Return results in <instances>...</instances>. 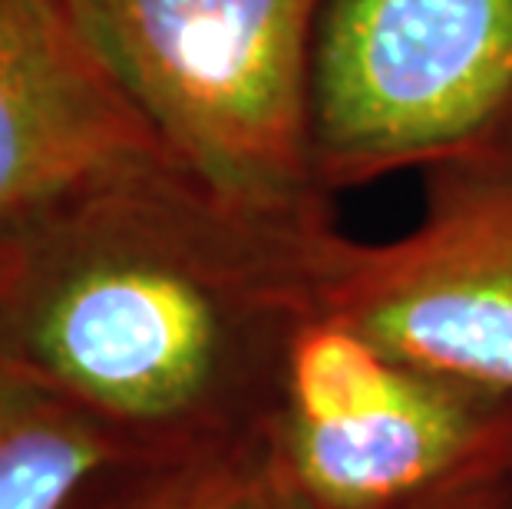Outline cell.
<instances>
[{
  "label": "cell",
  "instance_id": "8",
  "mask_svg": "<svg viewBox=\"0 0 512 509\" xmlns=\"http://www.w3.org/2000/svg\"><path fill=\"white\" fill-rule=\"evenodd\" d=\"M70 509H308L281 470L268 427L103 470Z\"/></svg>",
  "mask_w": 512,
  "mask_h": 509
},
{
  "label": "cell",
  "instance_id": "5",
  "mask_svg": "<svg viewBox=\"0 0 512 509\" xmlns=\"http://www.w3.org/2000/svg\"><path fill=\"white\" fill-rule=\"evenodd\" d=\"M420 182L413 229L347 248L328 321L397 361L512 391V123Z\"/></svg>",
  "mask_w": 512,
  "mask_h": 509
},
{
  "label": "cell",
  "instance_id": "1",
  "mask_svg": "<svg viewBox=\"0 0 512 509\" xmlns=\"http://www.w3.org/2000/svg\"><path fill=\"white\" fill-rule=\"evenodd\" d=\"M334 199H235L169 156L113 172L0 245V348L136 457L265 430L354 242Z\"/></svg>",
  "mask_w": 512,
  "mask_h": 509
},
{
  "label": "cell",
  "instance_id": "7",
  "mask_svg": "<svg viewBox=\"0 0 512 509\" xmlns=\"http://www.w3.org/2000/svg\"><path fill=\"white\" fill-rule=\"evenodd\" d=\"M136 453L0 348V509H70Z\"/></svg>",
  "mask_w": 512,
  "mask_h": 509
},
{
  "label": "cell",
  "instance_id": "6",
  "mask_svg": "<svg viewBox=\"0 0 512 509\" xmlns=\"http://www.w3.org/2000/svg\"><path fill=\"white\" fill-rule=\"evenodd\" d=\"M166 156L73 0H0V245L76 192Z\"/></svg>",
  "mask_w": 512,
  "mask_h": 509
},
{
  "label": "cell",
  "instance_id": "4",
  "mask_svg": "<svg viewBox=\"0 0 512 509\" xmlns=\"http://www.w3.org/2000/svg\"><path fill=\"white\" fill-rule=\"evenodd\" d=\"M512 123V0H334L314 70V169L337 196Z\"/></svg>",
  "mask_w": 512,
  "mask_h": 509
},
{
  "label": "cell",
  "instance_id": "2",
  "mask_svg": "<svg viewBox=\"0 0 512 509\" xmlns=\"http://www.w3.org/2000/svg\"><path fill=\"white\" fill-rule=\"evenodd\" d=\"M334 0H73L162 153L225 196H331L314 169V70Z\"/></svg>",
  "mask_w": 512,
  "mask_h": 509
},
{
  "label": "cell",
  "instance_id": "9",
  "mask_svg": "<svg viewBox=\"0 0 512 509\" xmlns=\"http://www.w3.org/2000/svg\"><path fill=\"white\" fill-rule=\"evenodd\" d=\"M417 509H512V473H499L489 476V480L470 483L463 490H453Z\"/></svg>",
  "mask_w": 512,
  "mask_h": 509
},
{
  "label": "cell",
  "instance_id": "3",
  "mask_svg": "<svg viewBox=\"0 0 512 509\" xmlns=\"http://www.w3.org/2000/svg\"><path fill=\"white\" fill-rule=\"evenodd\" d=\"M268 433L308 509H417L512 473V391L321 321L294 344Z\"/></svg>",
  "mask_w": 512,
  "mask_h": 509
}]
</instances>
